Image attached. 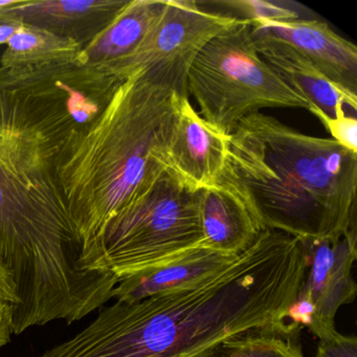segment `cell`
<instances>
[{"instance_id":"obj_1","label":"cell","mask_w":357,"mask_h":357,"mask_svg":"<svg viewBox=\"0 0 357 357\" xmlns=\"http://www.w3.org/2000/svg\"><path fill=\"white\" fill-rule=\"evenodd\" d=\"M96 112L84 75L70 64L0 68V265L17 296L13 334L80 321L118 284L83 267L57 173L60 146Z\"/></svg>"},{"instance_id":"obj_2","label":"cell","mask_w":357,"mask_h":357,"mask_svg":"<svg viewBox=\"0 0 357 357\" xmlns=\"http://www.w3.org/2000/svg\"><path fill=\"white\" fill-rule=\"evenodd\" d=\"M306 269L298 238L265 229L223 271L139 302H116L37 357H208L252 332L298 334L287 312Z\"/></svg>"},{"instance_id":"obj_3","label":"cell","mask_w":357,"mask_h":357,"mask_svg":"<svg viewBox=\"0 0 357 357\" xmlns=\"http://www.w3.org/2000/svg\"><path fill=\"white\" fill-rule=\"evenodd\" d=\"M223 174L263 231L338 239L357 231V154L256 112L229 133Z\"/></svg>"},{"instance_id":"obj_4","label":"cell","mask_w":357,"mask_h":357,"mask_svg":"<svg viewBox=\"0 0 357 357\" xmlns=\"http://www.w3.org/2000/svg\"><path fill=\"white\" fill-rule=\"evenodd\" d=\"M181 96L160 77L137 70L60 146L58 177L87 271L106 223L166 170L160 154Z\"/></svg>"},{"instance_id":"obj_5","label":"cell","mask_w":357,"mask_h":357,"mask_svg":"<svg viewBox=\"0 0 357 357\" xmlns=\"http://www.w3.org/2000/svg\"><path fill=\"white\" fill-rule=\"evenodd\" d=\"M202 241L198 191L165 170L106 223L93 248L91 271L120 280L169 262Z\"/></svg>"},{"instance_id":"obj_6","label":"cell","mask_w":357,"mask_h":357,"mask_svg":"<svg viewBox=\"0 0 357 357\" xmlns=\"http://www.w3.org/2000/svg\"><path fill=\"white\" fill-rule=\"evenodd\" d=\"M250 31V22L240 20L202 50L188 73V97L197 102L204 120L227 135L262 108L311 110L257 53Z\"/></svg>"},{"instance_id":"obj_7","label":"cell","mask_w":357,"mask_h":357,"mask_svg":"<svg viewBox=\"0 0 357 357\" xmlns=\"http://www.w3.org/2000/svg\"><path fill=\"white\" fill-rule=\"evenodd\" d=\"M239 18L202 9L197 1H169L137 49L100 70L120 80L146 70L188 96L187 77L202 50Z\"/></svg>"},{"instance_id":"obj_8","label":"cell","mask_w":357,"mask_h":357,"mask_svg":"<svg viewBox=\"0 0 357 357\" xmlns=\"http://www.w3.org/2000/svg\"><path fill=\"white\" fill-rule=\"evenodd\" d=\"M304 248L307 269L298 296L308 301L313 317L310 330L319 340L335 329L338 309L354 302L357 285L352 275L357 259V231L338 239L298 238Z\"/></svg>"},{"instance_id":"obj_9","label":"cell","mask_w":357,"mask_h":357,"mask_svg":"<svg viewBox=\"0 0 357 357\" xmlns=\"http://www.w3.org/2000/svg\"><path fill=\"white\" fill-rule=\"evenodd\" d=\"M229 135L202 118L181 96L162 144V162L192 191L208 189L220 181L229 153Z\"/></svg>"},{"instance_id":"obj_10","label":"cell","mask_w":357,"mask_h":357,"mask_svg":"<svg viewBox=\"0 0 357 357\" xmlns=\"http://www.w3.org/2000/svg\"><path fill=\"white\" fill-rule=\"evenodd\" d=\"M252 37L289 45L347 97L357 101V47L317 20L250 22Z\"/></svg>"},{"instance_id":"obj_11","label":"cell","mask_w":357,"mask_h":357,"mask_svg":"<svg viewBox=\"0 0 357 357\" xmlns=\"http://www.w3.org/2000/svg\"><path fill=\"white\" fill-rule=\"evenodd\" d=\"M129 0H24L0 11V24H18L76 41L81 49L103 32Z\"/></svg>"},{"instance_id":"obj_12","label":"cell","mask_w":357,"mask_h":357,"mask_svg":"<svg viewBox=\"0 0 357 357\" xmlns=\"http://www.w3.org/2000/svg\"><path fill=\"white\" fill-rule=\"evenodd\" d=\"M202 241L200 248L239 256L263 231L241 191L222 174L214 187L198 191Z\"/></svg>"},{"instance_id":"obj_13","label":"cell","mask_w":357,"mask_h":357,"mask_svg":"<svg viewBox=\"0 0 357 357\" xmlns=\"http://www.w3.org/2000/svg\"><path fill=\"white\" fill-rule=\"evenodd\" d=\"M237 257L197 246L164 264L119 280L112 298L116 302L131 304L162 292L188 287L227 268Z\"/></svg>"},{"instance_id":"obj_14","label":"cell","mask_w":357,"mask_h":357,"mask_svg":"<svg viewBox=\"0 0 357 357\" xmlns=\"http://www.w3.org/2000/svg\"><path fill=\"white\" fill-rule=\"evenodd\" d=\"M252 39L260 57L279 75L280 78L308 101L311 114L321 123L346 114L344 105L356 112L357 101L347 97L309 60L289 45L258 37L252 36Z\"/></svg>"},{"instance_id":"obj_15","label":"cell","mask_w":357,"mask_h":357,"mask_svg":"<svg viewBox=\"0 0 357 357\" xmlns=\"http://www.w3.org/2000/svg\"><path fill=\"white\" fill-rule=\"evenodd\" d=\"M164 5L165 0H129L109 26L81 51L78 66L102 68L132 53Z\"/></svg>"},{"instance_id":"obj_16","label":"cell","mask_w":357,"mask_h":357,"mask_svg":"<svg viewBox=\"0 0 357 357\" xmlns=\"http://www.w3.org/2000/svg\"><path fill=\"white\" fill-rule=\"evenodd\" d=\"M81 51L80 45L72 39L22 24L8 41L7 49L0 57V68L20 70L78 64Z\"/></svg>"},{"instance_id":"obj_17","label":"cell","mask_w":357,"mask_h":357,"mask_svg":"<svg viewBox=\"0 0 357 357\" xmlns=\"http://www.w3.org/2000/svg\"><path fill=\"white\" fill-rule=\"evenodd\" d=\"M298 334L252 332L223 342L212 357H305Z\"/></svg>"},{"instance_id":"obj_18","label":"cell","mask_w":357,"mask_h":357,"mask_svg":"<svg viewBox=\"0 0 357 357\" xmlns=\"http://www.w3.org/2000/svg\"><path fill=\"white\" fill-rule=\"evenodd\" d=\"M211 5L225 8L229 15L250 22H292L301 20L298 10L290 7V3L266 1V0H227L216 1Z\"/></svg>"},{"instance_id":"obj_19","label":"cell","mask_w":357,"mask_h":357,"mask_svg":"<svg viewBox=\"0 0 357 357\" xmlns=\"http://www.w3.org/2000/svg\"><path fill=\"white\" fill-rule=\"evenodd\" d=\"M332 139L349 151L357 154V119L356 116H344L323 123Z\"/></svg>"},{"instance_id":"obj_20","label":"cell","mask_w":357,"mask_h":357,"mask_svg":"<svg viewBox=\"0 0 357 357\" xmlns=\"http://www.w3.org/2000/svg\"><path fill=\"white\" fill-rule=\"evenodd\" d=\"M315 357H357V338L334 332L319 340Z\"/></svg>"},{"instance_id":"obj_21","label":"cell","mask_w":357,"mask_h":357,"mask_svg":"<svg viewBox=\"0 0 357 357\" xmlns=\"http://www.w3.org/2000/svg\"><path fill=\"white\" fill-rule=\"evenodd\" d=\"M13 326V314H12L11 303L0 301V349L9 344Z\"/></svg>"},{"instance_id":"obj_22","label":"cell","mask_w":357,"mask_h":357,"mask_svg":"<svg viewBox=\"0 0 357 357\" xmlns=\"http://www.w3.org/2000/svg\"><path fill=\"white\" fill-rule=\"evenodd\" d=\"M0 301L11 303L12 305L17 303L13 281L1 265H0Z\"/></svg>"},{"instance_id":"obj_23","label":"cell","mask_w":357,"mask_h":357,"mask_svg":"<svg viewBox=\"0 0 357 357\" xmlns=\"http://www.w3.org/2000/svg\"><path fill=\"white\" fill-rule=\"evenodd\" d=\"M22 24H0V45H7L9 39L11 38L12 35L20 29Z\"/></svg>"},{"instance_id":"obj_24","label":"cell","mask_w":357,"mask_h":357,"mask_svg":"<svg viewBox=\"0 0 357 357\" xmlns=\"http://www.w3.org/2000/svg\"><path fill=\"white\" fill-rule=\"evenodd\" d=\"M24 1V0H0V11L8 9V8L16 7Z\"/></svg>"},{"instance_id":"obj_25","label":"cell","mask_w":357,"mask_h":357,"mask_svg":"<svg viewBox=\"0 0 357 357\" xmlns=\"http://www.w3.org/2000/svg\"><path fill=\"white\" fill-rule=\"evenodd\" d=\"M190 357H204V356H190ZM210 357V356H208Z\"/></svg>"},{"instance_id":"obj_26","label":"cell","mask_w":357,"mask_h":357,"mask_svg":"<svg viewBox=\"0 0 357 357\" xmlns=\"http://www.w3.org/2000/svg\"><path fill=\"white\" fill-rule=\"evenodd\" d=\"M210 357H212V355H211V356H210Z\"/></svg>"}]
</instances>
